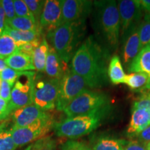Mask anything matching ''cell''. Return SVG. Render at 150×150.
<instances>
[{"label":"cell","instance_id":"46","mask_svg":"<svg viewBox=\"0 0 150 150\" xmlns=\"http://www.w3.org/2000/svg\"><path fill=\"white\" fill-rule=\"evenodd\" d=\"M59 150H60V149H59Z\"/></svg>","mask_w":150,"mask_h":150},{"label":"cell","instance_id":"17","mask_svg":"<svg viewBox=\"0 0 150 150\" xmlns=\"http://www.w3.org/2000/svg\"><path fill=\"white\" fill-rule=\"evenodd\" d=\"M127 70L132 73H145L150 76V43L140 50L129 65Z\"/></svg>","mask_w":150,"mask_h":150},{"label":"cell","instance_id":"18","mask_svg":"<svg viewBox=\"0 0 150 150\" xmlns=\"http://www.w3.org/2000/svg\"><path fill=\"white\" fill-rule=\"evenodd\" d=\"M8 67L18 72H27L35 70L32 57L22 53L20 51L6 59Z\"/></svg>","mask_w":150,"mask_h":150},{"label":"cell","instance_id":"23","mask_svg":"<svg viewBox=\"0 0 150 150\" xmlns=\"http://www.w3.org/2000/svg\"><path fill=\"white\" fill-rule=\"evenodd\" d=\"M6 25L12 29L22 31L41 32L42 29L31 19L23 17H15L10 21L6 22Z\"/></svg>","mask_w":150,"mask_h":150},{"label":"cell","instance_id":"24","mask_svg":"<svg viewBox=\"0 0 150 150\" xmlns=\"http://www.w3.org/2000/svg\"><path fill=\"white\" fill-rule=\"evenodd\" d=\"M149 76L145 73L133 72L126 74L124 83L128 86L132 91H144L147 85Z\"/></svg>","mask_w":150,"mask_h":150},{"label":"cell","instance_id":"21","mask_svg":"<svg viewBox=\"0 0 150 150\" xmlns=\"http://www.w3.org/2000/svg\"><path fill=\"white\" fill-rule=\"evenodd\" d=\"M50 49V45L45 36H43L41 44L35 49L32 55V59L35 70L38 72H44L45 70L47 56Z\"/></svg>","mask_w":150,"mask_h":150},{"label":"cell","instance_id":"40","mask_svg":"<svg viewBox=\"0 0 150 150\" xmlns=\"http://www.w3.org/2000/svg\"><path fill=\"white\" fill-rule=\"evenodd\" d=\"M140 1L142 8L147 11V14L150 16V0H142Z\"/></svg>","mask_w":150,"mask_h":150},{"label":"cell","instance_id":"3","mask_svg":"<svg viewBox=\"0 0 150 150\" xmlns=\"http://www.w3.org/2000/svg\"><path fill=\"white\" fill-rule=\"evenodd\" d=\"M83 22H70L60 25L47 33L52 47L65 65L72 59L83 33Z\"/></svg>","mask_w":150,"mask_h":150},{"label":"cell","instance_id":"5","mask_svg":"<svg viewBox=\"0 0 150 150\" xmlns=\"http://www.w3.org/2000/svg\"><path fill=\"white\" fill-rule=\"evenodd\" d=\"M110 105V99L106 94L87 88L75 97L63 112L67 117H72L87 115Z\"/></svg>","mask_w":150,"mask_h":150},{"label":"cell","instance_id":"28","mask_svg":"<svg viewBox=\"0 0 150 150\" xmlns=\"http://www.w3.org/2000/svg\"><path fill=\"white\" fill-rule=\"evenodd\" d=\"M26 4L29 8L30 12L32 15L35 23L39 26V22L41 14H42L43 8H44L45 1H40V0H24ZM40 27V26H39Z\"/></svg>","mask_w":150,"mask_h":150},{"label":"cell","instance_id":"34","mask_svg":"<svg viewBox=\"0 0 150 150\" xmlns=\"http://www.w3.org/2000/svg\"><path fill=\"white\" fill-rule=\"evenodd\" d=\"M11 86L8 83L4 81H0V97L9 103L11 96Z\"/></svg>","mask_w":150,"mask_h":150},{"label":"cell","instance_id":"43","mask_svg":"<svg viewBox=\"0 0 150 150\" xmlns=\"http://www.w3.org/2000/svg\"><path fill=\"white\" fill-rule=\"evenodd\" d=\"M32 146H33V144H31V145H29L27 148H26V149H24V150H31Z\"/></svg>","mask_w":150,"mask_h":150},{"label":"cell","instance_id":"9","mask_svg":"<svg viewBox=\"0 0 150 150\" xmlns=\"http://www.w3.org/2000/svg\"><path fill=\"white\" fill-rule=\"evenodd\" d=\"M35 72H23L17 79L11 91L8 110L11 114L14 110L32 103V87Z\"/></svg>","mask_w":150,"mask_h":150},{"label":"cell","instance_id":"16","mask_svg":"<svg viewBox=\"0 0 150 150\" xmlns=\"http://www.w3.org/2000/svg\"><path fill=\"white\" fill-rule=\"evenodd\" d=\"M149 126V114L146 109H132L127 134L129 137H136Z\"/></svg>","mask_w":150,"mask_h":150},{"label":"cell","instance_id":"30","mask_svg":"<svg viewBox=\"0 0 150 150\" xmlns=\"http://www.w3.org/2000/svg\"><path fill=\"white\" fill-rule=\"evenodd\" d=\"M13 4L15 13H16V16L17 17L28 18L31 19L33 22H35L34 18H33V16L31 15L29 8H28L27 4L24 1V0H14Z\"/></svg>","mask_w":150,"mask_h":150},{"label":"cell","instance_id":"7","mask_svg":"<svg viewBox=\"0 0 150 150\" xmlns=\"http://www.w3.org/2000/svg\"><path fill=\"white\" fill-rule=\"evenodd\" d=\"M56 122L51 115L47 113L44 117L35 120L26 127H11L13 139L17 147H23L27 144L44 138L54 128Z\"/></svg>","mask_w":150,"mask_h":150},{"label":"cell","instance_id":"10","mask_svg":"<svg viewBox=\"0 0 150 150\" xmlns=\"http://www.w3.org/2000/svg\"><path fill=\"white\" fill-rule=\"evenodd\" d=\"M117 8L123 36L131 27L140 23L142 8L138 0H120L117 3Z\"/></svg>","mask_w":150,"mask_h":150},{"label":"cell","instance_id":"39","mask_svg":"<svg viewBox=\"0 0 150 150\" xmlns=\"http://www.w3.org/2000/svg\"><path fill=\"white\" fill-rule=\"evenodd\" d=\"M6 22V15L2 7V4H1V1L0 0V36L3 34L4 31Z\"/></svg>","mask_w":150,"mask_h":150},{"label":"cell","instance_id":"6","mask_svg":"<svg viewBox=\"0 0 150 150\" xmlns=\"http://www.w3.org/2000/svg\"><path fill=\"white\" fill-rule=\"evenodd\" d=\"M61 80L49 77L34 76L32 87V103L42 111L56 108Z\"/></svg>","mask_w":150,"mask_h":150},{"label":"cell","instance_id":"45","mask_svg":"<svg viewBox=\"0 0 150 150\" xmlns=\"http://www.w3.org/2000/svg\"><path fill=\"white\" fill-rule=\"evenodd\" d=\"M148 114H149V125H150V108L148 110Z\"/></svg>","mask_w":150,"mask_h":150},{"label":"cell","instance_id":"15","mask_svg":"<svg viewBox=\"0 0 150 150\" xmlns=\"http://www.w3.org/2000/svg\"><path fill=\"white\" fill-rule=\"evenodd\" d=\"M67 70V65L61 61L53 47L50 45L45 70L47 77L61 80Z\"/></svg>","mask_w":150,"mask_h":150},{"label":"cell","instance_id":"22","mask_svg":"<svg viewBox=\"0 0 150 150\" xmlns=\"http://www.w3.org/2000/svg\"><path fill=\"white\" fill-rule=\"evenodd\" d=\"M127 141L110 137H99L92 145V150H124Z\"/></svg>","mask_w":150,"mask_h":150},{"label":"cell","instance_id":"25","mask_svg":"<svg viewBox=\"0 0 150 150\" xmlns=\"http://www.w3.org/2000/svg\"><path fill=\"white\" fill-rule=\"evenodd\" d=\"M8 122L5 120L0 123V150H16L15 144L11 134V128H8Z\"/></svg>","mask_w":150,"mask_h":150},{"label":"cell","instance_id":"31","mask_svg":"<svg viewBox=\"0 0 150 150\" xmlns=\"http://www.w3.org/2000/svg\"><path fill=\"white\" fill-rule=\"evenodd\" d=\"M60 150H92L91 147L83 141L68 140L60 147Z\"/></svg>","mask_w":150,"mask_h":150},{"label":"cell","instance_id":"37","mask_svg":"<svg viewBox=\"0 0 150 150\" xmlns=\"http://www.w3.org/2000/svg\"><path fill=\"white\" fill-rule=\"evenodd\" d=\"M10 114L8 110V102L0 97V121L6 120Z\"/></svg>","mask_w":150,"mask_h":150},{"label":"cell","instance_id":"27","mask_svg":"<svg viewBox=\"0 0 150 150\" xmlns=\"http://www.w3.org/2000/svg\"><path fill=\"white\" fill-rule=\"evenodd\" d=\"M140 40L142 48L150 43V16L146 14L143 21L138 24Z\"/></svg>","mask_w":150,"mask_h":150},{"label":"cell","instance_id":"36","mask_svg":"<svg viewBox=\"0 0 150 150\" xmlns=\"http://www.w3.org/2000/svg\"><path fill=\"white\" fill-rule=\"evenodd\" d=\"M147 145L139 140L127 141L124 150H146Z\"/></svg>","mask_w":150,"mask_h":150},{"label":"cell","instance_id":"29","mask_svg":"<svg viewBox=\"0 0 150 150\" xmlns=\"http://www.w3.org/2000/svg\"><path fill=\"white\" fill-rule=\"evenodd\" d=\"M22 73L23 72H18L7 67L2 72H0V79L6 81L13 87L17 79L21 76Z\"/></svg>","mask_w":150,"mask_h":150},{"label":"cell","instance_id":"19","mask_svg":"<svg viewBox=\"0 0 150 150\" xmlns=\"http://www.w3.org/2000/svg\"><path fill=\"white\" fill-rule=\"evenodd\" d=\"M108 76L112 84L124 83L126 74L122 65L121 60L117 55L110 58L108 67Z\"/></svg>","mask_w":150,"mask_h":150},{"label":"cell","instance_id":"1","mask_svg":"<svg viewBox=\"0 0 150 150\" xmlns=\"http://www.w3.org/2000/svg\"><path fill=\"white\" fill-rule=\"evenodd\" d=\"M110 58L108 49L90 36L73 56L70 70L83 79L87 87L101 88L108 83V67Z\"/></svg>","mask_w":150,"mask_h":150},{"label":"cell","instance_id":"26","mask_svg":"<svg viewBox=\"0 0 150 150\" xmlns=\"http://www.w3.org/2000/svg\"><path fill=\"white\" fill-rule=\"evenodd\" d=\"M19 52V48L8 34L4 32L0 36V59L6 60L9 56Z\"/></svg>","mask_w":150,"mask_h":150},{"label":"cell","instance_id":"4","mask_svg":"<svg viewBox=\"0 0 150 150\" xmlns=\"http://www.w3.org/2000/svg\"><path fill=\"white\" fill-rule=\"evenodd\" d=\"M97 8V21L100 33L106 45L116 50L119 43L120 20L115 1H101L95 2Z\"/></svg>","mask_w":150,"mask_h":150},{"label":"cell","instance_id":"38","mask_svg":"<svg viewBox=\"0 0 150 150\" xmlns=\"http://www.w3.org/2000/svg\"><path fill=\"white\" fill-rule=\"evenodd\" d=\"M138 140L147 145L150 142V125L136 136Z\"/></svg>","mask_w":150,"mask_h":150},{"label":"cell","instance_id":"41","mask_svg":"<svg viewBox=\"0 0 150 150\" xmlns=\"http://www.w3.org/2000/svg\"><path fill=\"white\" fill-rule=\"evenodd\" d=\"M44 138H40V139L36 140L34 143H33V146L32 147H31V150H40L41 147H42V145L43 141H44Z\"/></svg>","mask_w":150,"mask_h":150},{"label":"cell","instance_id":"8","mask_svg":"<svg viewBox=\"0 0 150 150\" xmlns=\"http://www.w3.org/2000/svg\"><path fill=\"white\" fill-rule=\"evenodd\" d=\"M86 89L87 85L83 79L67 68L60 82L56 110L63 111L67 105Z\"/></svg>","mask_w":150,"mask_h":150},{"label":"cell","instance_id":"32","mask_svg":"<svg viewBox=\"0 0 150 150\" xmlns=\"http://www.w3.org/2000/svg\"><path fill=\"white\" fill-rule=\"evenodd\" d=\"M150 108V92H146L134 102L132 109H146Z\"/></svg>","mask_w":150,"mask_h":150},{"label":"cell","instance_id":"44","mask_svg":"<svg viewBox=\"0 0 150 150\" xmlns=\"http://www.w3.org/2000/svg\"><path fill=\"white\" fill-rule=\"evenodd\" d=\"M146 150H150V142L147 144V147H146Z\"/></svg>","mask_w":150,"mask_h":150},{"label":"cell","instance_id":"14","mask_svg":"<svg viewBox=\"0 0 150 150\" xmlns=\"http://www.w3.org/2000/svg\"><path fill=\"white\" fill-rule=\"evenodd\" d=\"M47 112L42 111L33 104L16 109L11 113L13 122V126L16 127H26L31 125L35 120L44 117Z\"/></svg>","mask_w":150,"mask_h":150},{"label":"cell","instance_id":"11","mask_svg":"<svg viewBox=\"0 0 150 150\" xmlns=\"http://www.w3.org/2000/svg\"><path fill=\"white\" fill-rule=\"evenodd\" d=\"M91 1L82 0H62L61 24L83 22L88 14Z\"/></svg>","mask_w":150,"mask_h":150},{"label":"cell","instance_id":"42","mask_svg":"<svg viewBox=\"0 0 150 150\" xmlns=\"http://www.w3.org/2000/svg\"><path fill=\"white\" fill-rule=\"evenodd\" d=\"M8 67V65L6 64V60L4 59H0V72H2L4 69Z\"/></svg>","mask_w":150,"mask_h":150},{"label":"cell","instance_id":"2","mask_svg":"<svg viewBox=\"0 0 150 150\" xmlns=\"http://www.w3.org/2000/svg\"><path fill=\"white\" fill-rule=\"evenodd\" d=\"M110 110L111 105L87 115L65 118L54 125L56 136L74 140L91 134L100 126Z\"/></svg>","mask_w":150,"mask_h":150},{"label":"cell","instance_id":"33","mask_svg":"<svg viewBox=\"0 0 150 150\" xmlns=\"http://www.w3.org/2000/svg\"><path fill=\"white\" fill-rule=\"evenodd\" d=\"M1 1L6 15V21H10L15 17H16V13H15L13 1V0H1Z\"/></svg>","mask_w":150,"mask_h":150},{"label":"cell","instance_id":"12","mask_svg":"<svg viewBox=\"0 0 150 150\" xmlns=\"http://www.w3.org/2000/svg\"><path fill=\"white\" fill-rule=\"evenodd\" d=\"M61 17L62 0H47L41 14L39 26L47 33L52 32L61 24Z\"/></svg>","mask_w":150,"mask_h":150},{"label":"cell","instance_id":"13","mask_svg":"<svg viewBox=\"0 0 150 150\" xmlns=\"http://www.w3.org/2000/svg\"><path fill=\"white\" fill-rule=\"evenodd\" d=\"M138 24L131 27L123 35L122 59L124 64L127 68L142 49L138 31Z\"/></svg>","mask_w":150,"mask_h":150},{"label":"cell","instance_id":"20","mask_svg":"<svg viewBox=\"0 0 150 150\" xmlns=\"http://www.w3.org/2000/svg\"><path fill=\"white\" fill-rule=\"evenodd\" d=\"M4 32L8 34L16 42L18 48L26 44V43L33 42L39 35H41V32H35V31H22L12 29V28L6 25Z\"/></svg>","mask_w":150,"mask_h":150},{"label":"cell","instance_id":"35","mask_svg":"<svg viewBox=\"0 0 150 150\" xmlns=\"http://www.w3.org/2000/svg\"><path fill=\"white\" fill-rule=\"evenodd\" d=\"M59 142L52 136H45L44 138L42 145L40 150H56Z\"/></svg>","mask_w":150,"mask_h":150}]
</instances>
